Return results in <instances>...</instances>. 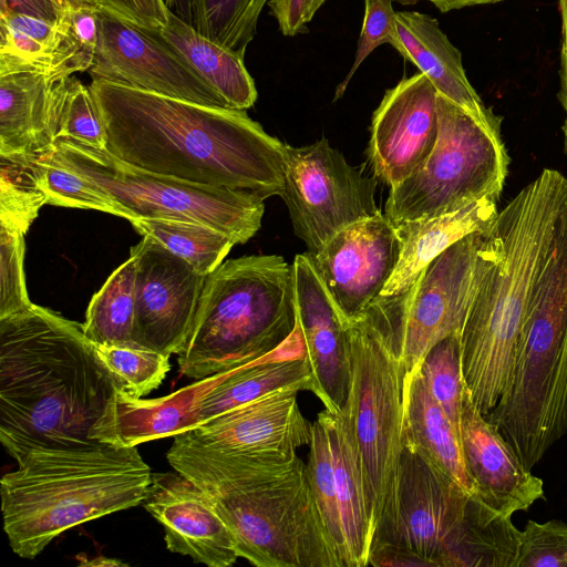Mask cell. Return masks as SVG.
<instances>
[{"instance_id":"obj_1","label":"cell","mask_w":567,"mask_h":567,"mask_svg":"<svg viewBox=\"0 0 567 567\" xmlns=\"http://www.w3.org/2000/svg\"><path fill=\"white\" fill-rule=\"evenodd\" d=\"M105 126L106 151L152 173L251 192L285 187V143L245 111L207 106L123 84L89 85Z\"/></svg>"},{"instance_id":"obj_2","label":"cell","mask_w":567,"mask_h":567,"mask_svg":"<svg viewBox=\"0 0 567 567\" xmlns=\"http://www.w3.org/2000/svg\"><path fill=\"white\" fill-rule=\"evenodd\" d=\"M116 390L82 324L34 303L0 319V441L17 463L33 449L99 443Z\"/></svg>"},{"instance_id":"obj_3","label":"cell","mask_w":567,"mask_h":567,"mask_svg":"<svg viewBox=\"0 0 567 567\" xmlns=\"http://www.w3.org/2000/svg\"><path fill=\"white\" fill-rule=\"evenodd\" d=\"M566 203L567 178L544 168L489 228L491 261L461 332L463 379L484 416L508 389L517 344Z\"/></svg>"},{"instance_id":"obj_4","label":"cell","mask_w":567,"mask_h":567,"mask_svg":"<svg viewBox=\"0 0 567 567\" xmlns=\"http://www.w3.org/2000/svg\"><path fill=\"white\" fill-rule=\"evenodd\" d=\"M152 476L136 446L33 449L0 481L9 545L33 559L65 530L141 505Z\"/></svg>"},{"instance_id":"obj_5","label":"cell","mask_w":567,"mask_h":567,"mask_svg":"<svg viewBox=\"0 0 567 567\" xmlns=\"http://www.w3.org/2000/svg\"><path fill=\"white\" fill-rule=\"evenodd\" d=\"M404 441L368 566L514 567L520 530Z\"/></svg>"},{"instance_id":"obj_6","label":"cell","mask_w":567,"mask_h":567,"mask_svg":"<svg viewBox=\"0 0 567 567\" xmlns=\"http://www.w3.org/2000/svg\"><path fill=\"white\" fill-rule=\"evenodd\" d=\"M485 417L529 471L567 431V204L530 302L508 389Z\"/></svg>"},{"instance_id":"obj_7","label":"cell","mask_w":567,"mask_h":567,"mask_svg":"<svg viewBox=\"0 0 567 567\" xmlns=\"http://www.w3.org/2000/svg\"><path fill=\"white\" fill-rule=\"evenodd\" d=\"M293 265L281 256L229 259L205 278L179 371L195 381L250 363L296 327Z\"/></svg>"},{"instance_id":"obj_8","label":"cell","mask_w":567,"mask_h":567,"mask_svg":"<svg viewBox=\"0 0 567 567\" xmlns=\"http://www.w3.org/2000/svg\"><path fill=\"white\" fill-rule=\"evenodd\" d=\"M41 156L99 186L131 220L163 218L208 225L236 244H245L260 228L264 199L247 190L194 184L132 166L106 150L59 138ZM130 220V221H131Z\"/></svg>"},{"instance_id":"obj_9","label":"cell","mask_w":567,"mask_h":567,"mask_svg":"<svg viewBox=\"0 0 567 567\" xmlns=\"http://www.w3.org/2000/svg\"><path fill=\"white\" fill-rule=\"evenodd\" d=\"M351 385L344 412L360 457L372 537L394 491L404 445L406 371L365 310L347 326Z\"/></svg>"},{"instance_id":"obj_10","label":"cell","mask_w":567,"mask_h":567,"mask_svg":"<svg viewBox=\"0 0 567 567\" xmlns=\"http://www.w3.org/2000/svg\"><path fill=\"white\" fill-rule=\"evenodd\" d=\"M238 556L257 567H340L297 457L243 489L209 496Z\"/></svg>"},{"instance_id":"obj_11","label":"cell","mask_w":567,"mask_h":567,"mask_svg":"<svg viewBox=\"0 0 567 567\" xmlns=\"http://www.w3.org/2000/svg\"><path fill=\"white\" fill-rule=\"evenodd\" d=\"M439 134L424 164L390 188L384 215L395 226L456 210L474 200L498 202L509 166L501 133L437 93Z\"/></svg>"},{"instance_id":"obj_12","label":"cell","mask_w":567,"mask_h":567,"mask_svg":"<svg viewBox=\"0 0 567 567\" xmlns=\"http://www.w3.org/2000/svg\"><path fill=\"white\" fill-rule=\"evenodd\" d=\"M489 261L488 228L464 237L441 252L406 291L380 295L368 307L406 375L420 369L435 343L451 334H461Z\"/></svg>"},{"instance_id":"obj_13","label":"cell","mask_w":567,"mask_h":567,"mask_svg":"<svg viewBox=\"0 0 567 567\" xmlns=\"http://www.w3.org/2000/svg\"><path fill=\"white\" fill-rule=\"evenodd\" d=\"M298 388L276 390L174 436L172 468L206 489L275 452L309 445Z\"/></svg>"},{"instance_id":"obj_14","label":"cell","mask_w":567,"mask_h":567,"mask_svg":"<svg viewBox=\"0 0 567 567\" xmlns=\"http://www.w3.org/2000/svg\"><path fill=\"white\" fill-rule=\"evenodd\" d=\"M377 177L351 166L326 138L295 147L285 144L281 193L293 231L317 252L346 227L378 215Z\"/></svg>"},{"instance_id":"obj_15","label":"cell","mask_w":567,"mask_h":567,"mask_svg":"<svg viewBox=\"0 0 567 567\" xmlns=\"http://www.w3.org/2000/svg\"><path fill=\"white\" fill-rule=\"evenodd\" d=\"M100 31L89 74L130 87L207 106L221 96L155 31L99 8ZM229 109V107H228Z\"/></svg>"},{"instance_id":"obj_16","label":"cell","mask_w":567,"mask_h":567,"mask_svg":"<svg viewBox=\"0 0 567 567\" xmlns=\"http://www.w3.org/2000/svg\"><path fill=\"white\" fill-rule=\"evenodd\" d=\"M130 251L135 261L134 347L178 355L192 332L206 276L151 237Z\"/></svg>"},{"instance_id":"obj_17","label":"cell","mask_w":567,"mask_h":567,"mask_svg":"<svg viewBox=\"0 0 567 567\" xmlns=\"http://www.w3.org/2000/svg\"><path fill=\"white\" fill-rule=\"evenodd\" d=\"M400 254L395 228L382 213L340 230L317 252H306L347 324L382 293Z\"/></svg>"},{"instance_id":"obj_18","label":"cell","mask_w":567,"mask_h":567,"mask_svg":"<svg viewBox=\"0 0 567 567\" xmlns=\"http://www.w3.org/2000/svg\"><path fill=\"white\" fill-rule=\"evenodd\" d=\"M439 134L437 92L417 72L385 91L371 121L368 158L374 176L394 187L432 153Z\"/></svg>"},{"instance_id":"obj_19","label":"cell","mask_w":567,"mask_h":567,"mask_svg":"<svg viewBox=\"0 0 567 567\" xmlns=\"http://www.w3.org/2000/svg\"><path fill=\"white\" fill-rule=\"evenodd\" d=\"M297 322L311 370V392L333 413H340L351 385L347 323L306 254L293 260Z\"/></svg>"},{"instance_id":"obj_20","label":"cell","mask_w":567,"mask_h":567,"mask_svg":"<svg viewBox=\"0 0 567 567\" xmlns=\"http://www.w3.org/2000/svg\"><path fill=\"white\" fill-rule=\"evenodd\" d=\"M142 505L163 526L169 551L209 567H229L239 558L212 498L181 473H153Z\"/></svg>"},{"instance_id":"obj_21","label":"cell","mask_w":567,"mask_h":567,"mask_svg":"<svg viewBox=\"0 0 567 567\" xmlns=\"http://www.w3.org/2000/svg\"><path fill=\"white\" fill-rule=\"evenodd\" d=\"M460 437L477 498L492 511L512 517L544 497L543 481L523 465L508 443L478 411L465 381Z\"/></svg>"},{"instance_id":"obj_22","label":"cell","mask_w":567,"mask_h":567,"mask_svg":"<svg viewBox=\"0 0 567 567\" xmlns=\"http://www.w3.org/2000/svg\"><path fill=\"white\" fill-rule=\"evenodd\" d=\"M71 76L0 75V155H40L53 148Z\"/></svg>"},{"instance_id":"obj_23","label":"cell","mask_w":567,"mask_h":567,"mask_svg":"<svg viewBox=\"0 0 567 567\" xmlns=\"http://www.w3.org/2000/svg\"><path fill=\"white\" fill-rule=\"evenodd\" d=\"M230 372L197 380L168 395L151 400L116 390L93 430L92 440L116 446H137L193 429L199 424L202 400Z\"/></svg>"},{"instance_id":"obj_24","label":"cell","mask_w":567,"mask_h":567,"mask_svg":"<svg viewBox=\"0 0 567 567\" xmlns=\"http://www.w3.org/2000/svg\"><path fill=\"white\" fill-rule=\"evenodd\" d=\"M401 55L412 62L436 92L456 104L486 128L501 133L502 118L482 101L466 76L460 50L436 19L417 11L396 12Z\"/></svg>"},{"instance_id":"obj_25","label":"cell","mask_w":567,"mask_h":567,"mask_svg":"<svg viewBox=\"0 0 567 567\" xmlns=\"http://www.w3.org/2000/svg\"><path fill=\"white\" fill-rule=\"evenodd\" d=\"M93 58L73 37L65 12L55 20L21 13L0 16V75H73L89 71Z\"/></svg>"},{"instance_id":"obj_26","label":"cell","mask_w":567,"mask_h":567,"mask_svg":"<svg viewBox=\"0 0 567 567\" xmlns=\"http://www.w3.org/2000/svg\"><path fill=\"white\" fill-rule=\"evenodd\" d=\"M498 213L496 200L482 198L436 217L395 225L400 259L381 295L410 289L435 257L464 237L491 228Z\"/></svg>"},{"instance_id":"obj_27","label":"cell","mask_w":567,"mask_h":567,"mask_svg":"<svg viewBox=\"0 0 567 567\" xmlns=\"http://www.w3.org/2000/svg\"><path fill=\"white\" fill-rule=\"evenodd\" d=\"M332 456L334 485L346 544L347 567L368 566L372 528L354 436L344 410H322Z\"/></svg>"},{"instance_id":"obj_28","label":"cell","mask_w":567,"mask_h":567,"mask_svg":"<svg viewBox=\"0 0 567 567\" xmlns=\"http://www.w3.org/2000/svg\"><path fill=\"white\" fill-rule=\"evenodd\" d=\"M404 441L466 493L477 497L465 465L460 432L431 395L420 369L405 378Z\"/></svg>"},{"instance_id":"obj_29","label":"cell","mask_w":567,"mask_h":567,"mask_svg":"<svg viewBox=\"0 0 567 567\" xmlns=\"http://www.w3.org/2000/svg\"><path fill=\"white\" fill-rule=\"evenodd\" d=\"M227 103L247 110L257 100V89L244 56L206 38L171 10L167 23L156 32Z\"/></svg>"},{"instance_id":"obj_30","label":"cell","mask_w":567,"mask_h":567,"mask_svg":"<svg viewBox=\"0 0 567 567\" xmlns=\"http://www.w3.org/2000/svg\"><path fill=\"white\" fill-rule=\"evenodd\" d=\"M135 261L122 264L93 295L82 323L94 344L135 348L132 333L135 312Z\"/></svg>"},{"instance_id":"obj_31","label":"cell","mask_w":567,"mask_h":567,"mask_svg":"<svg viewBox=\"0 0 567 567\" xmlns=\"http://www.w3.org/2000/svg\"><path fill=\"white\" fill-rule=\"evenodd\" d=\"M270 0H175L181 19L206 38L245 56Z\"/></svg>"},{"instance_id":"obj_32","label":"cell","mask_w":567,"mask_h":567,"mask_svg":"<svg viewBox=\"0 0 567 567\" xmlns=\"http://www.w3.org/2000/svg\"><path fill=\"white\" fill-rule=\"evenodd\" d=\"M131 224L143 237H151L207 276L220 264L236 243L226 234L202 223L135 218Z\"/></svg>"},{"instance_id":"obj_33","label":"cell","mask_w":567,"mask_h":567,"mask_svg":"<svg viewBox=\"0 0 567 567\" xmlns=\"http://www.w3.org/2000/svg\"><path fill=\"white\" fill-rule=\"evenodd\" d=\"M307 476L340 567H347L346 544L338 506L332 456L326 426L321 419L311 423Z\"/></svg>"},{"instance_id":"obj_34","label":"cell","mask_w":567,"mask_h":567,"mask_svg":"<svg viewBox=\"0 0 567 567\" xmlns=\"http://www.w3.org/2000/svg\"><path fill=\"white\" fill-rule=\"evenodd\" d=\"M33 162L47 204L94 209L131 220L125 209L89 179L41 155H33Z\"/></svg>"},{"instance_id":"obj_35","label":"cell","mask_w":567,"mask_h":567,"mask_svg":"<svg viewBox=\"0 0 567 567\" xmlns=\"http://www.w3.org/2000/svg\"><path fill=\"white\" fill-rule=\"evenodd\" d=\"M0 221L28 231L47 198L39 185L33 155H0Z\"/></svg>"},{"instance_id":"obj_36","label":"cell","mask_w":567,"mask_h":567,"mask_svg":"<svg viewBox=\"0 0 567 567\" xmlns=\"http://www.w3.org/2000/svg\"><path fill=\"white\" fill-rule=\"evenodd\" d=\"M420 371L431 395L460 432L464 386L461 334H451L435 343L425 354Z\"/></svg>"},{"instance_id":"obj_37","label":"cell","mask_w":567,"mask_h":567,"mask_svg":"<svg viewBox=\"0 0 567 567\" xmlns=\"http://www.w3.org/2000/svg\"><path fill=\"white\" fill-rule=\"evenodd\" d=\"M94 347L123 383L124 391L135 398H143L156 390L171 370V355L167 354L137 348Z\"/></svg>"},{"instance_id":"obj_38","label":"cell","mask_w":567,"mask_h":567,"mask_svg":"<svg viewBox=\"0 0 567 567\" xmlns=\"http://www.w3.org/2000/svg\"><path fill=\"white\" fill-rule=\"evenodd\" d=\"M25 233L0 221V319L33 306L23 271Z\"/></svg>"},{"instance_id":"obj_39","label":"cell","mask_w":567,"mask_h":567,"mask_svg":"<svg viewBox=\"0 0 567 567\" xmlns=\"http://www.w3.org/2000/svg\"><path fill=\"white\" fill-rule=\"evenodd\" d=\"M59 138H71L100 150H106L107 145L105 126L90 87L73 76L62 109Z\"/></svg>"},{"instance_id":"obj_40","label":"cell","mask_w":567,"mask_h":567,"mask_svg":"<svg viewBox=\"0 0 567 567\" xmlns=\"http://www.w3.org/2000/svg\"><path fill=\"white\" fill-rule=\"evenodd\" d=\"M514 567H567V524L528 520L519 533Z\"/></svg>"},{"instance_id":"obj_41","label":"cell","mask_w":567,"mask_h":567,"mask_svg":"<svg viewBox=\"0 0 567 567\" xmlns=\"http://www.w3.org/2000/svg\"><path fill=\"white\" fill-rule=\"evenodd\" d=\"M364 17L358 40L354 61L344 80L336 89L334 100L342 97L350 80L362 62L381 44H390L399 53L402 45L396 29L393 0H363Z\"/></svg>"},{"instance_id":"obj_42","label":"cell","mask_w":567,"mask_h":567,"mask_svg":"<svg viewBox=\"0 0 567 567\" xmlns=\"http://www.w3.org/2000/svg\"><path fill=\"white\" fill-rule=\"evenodd\" d=\"M96 6L141 28L158 32L171 9L164 0H95Z\"/></svg>"},{"instance_id":"obj_43","label":"cell","mask_w":567,"mask_h":567,"mask_svg":"<svg viewBox=\"0 0 567 567\" xmlns=\"http://www.w3.org/2000/svg\"><path fill=\"white\" fill-rule=\"evenodd\" d=\"M327 0H270L269 14L277 21L284 35L308 32V23Z\"/></svg>"},{"instance_id":"obj_44","label":"cell","mask_w":567,"mask_h":567,"mask_svg":"<svg viewBox=\"0 0 567 567\" xmlns=\"http://www.w3.org/2000/svg\"><path fill=\"white\" fill-rule=\"evenodd\" d=\"M70 30L75 40L94 54L99 40L100 17L95 6H83L65 11Z\"/></svg>"},{"instance_id":"obj_45","label":"cell","mask_w":567,"mask_h":567,"mask_svg":"<svg viewBox=\"0 0 567 567\" xmlns=\"http://www.w3.org/2000/svg\"><path fill=\"white\" fill-rule=\"evenodd\" d=\"M7 13H21L47 20H55L60 14L51 0H0V16Z\"/></svg>"},{"instance_id":"obj_46","label":"cell","mask_w":567,"mask_h":567,"mask_svg":"<svg viewBox=\"0 0 567 567\" xmlns=\"http://www.w3.org/2000/svg\"><path fill=\"white\" fill-rule=\"evenodd\" d=\"M432 2L441 12L445 13L452 10H458L466 7L489 4L503 0H427Z\"/></svg>"},{"instance_id":"obj_47","label":"cell","mask_w":567,"mask_h":567,"mask_svg":"<svg viewBox=\"0 0 567 567\" xmlns=\"http://www.w3.org/2000/svg\"><path fill=\"white\" fill-rule=\"evenodd\" d=\"M56 7L60 13L83 7V6H96L95 0H51ZM99 8V7H97Z\"/></svg>"},{"instance_id":"obj_48","label":"cell","mask_w":567,"mask_h":567,"mask_svg":"<svg viewBox=\"0 0 567 567\" xmlns=\"http://www.w3.org/2000/svg\"><path fill=\"white\" fill-rule=\"evenodd\" d=\"M394 2L402 4V6H412L417 3L420 0H393Z\"/></svg>"},{"instance_id":"obj_49","label":"cell","mask_w":567,"mask_h":567,"mask_svg":"<svg viewBox=\"0 0 567 567\" xmlns=\"http://www.w3.org/2000/svg\"><path fill=\"white\" fill-rule=\"evenodd\" d=\"M166 2V4H171L173 2V0H164Z\"/></svg>"}]
</instances>
